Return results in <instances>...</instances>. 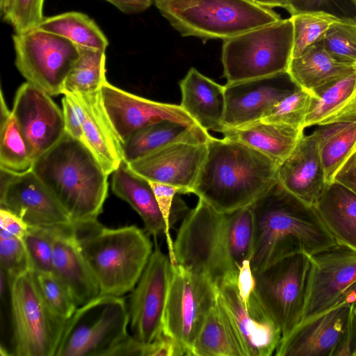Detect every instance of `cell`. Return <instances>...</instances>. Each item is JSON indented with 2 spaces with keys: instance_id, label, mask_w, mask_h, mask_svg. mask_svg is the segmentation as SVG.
<instances>
[{
  "instance_id": "cell-1",
  "label": "cell",
  "mask_w": 356,
  "mask_h": 356,
  "mask_svg": "<svg viewBox=\"0 0 356 356\" xmlns=\"http://www.w3.org/2000/svg\"><path fill=\"white\" fill-rule=\"evenodd\" d=\"M252 234L250 207L222 213L199 198L179 228L173 245L176 262L219 289L236 282L243 261L250 260Z\"/></svg>"
},
{
  "instance_id": "cell-2",
  "label": "cell",
  "mask_w": 356,
  "mask_h": 356,
  "mask_svg": "<svg viewBox=\"0 0 356 356\" xmlns=\"http://www.w3.org/2000/svg\"><path fill=\"white\" fill-rule=\"evenodd\" d=\"M250 207L253 273L289 255L312 256L337 243L314 207L289 193L279 181Z\"/></svg>"
},
{
  "instance_id": "cell-3",
  "label": "cell",
  "mask_w": 356,
  "mask_h": 356,
  "mask_svg": "<svg viewBox=\"0 0 356 356\" xmlns=\"http://www.w3.org/2000/svg\"><path fill=\"white\" fill-rule=\"evenodd\" d=\"M192 193L222 213L250 207L278 182L280 165L244 144L211 136Z\"/></svg>"
},
{
  "instance_id": "cell-4",
  "label": "cell",
  "mask_w": 356,
  "mask_h": 356,
  "mask_svg": "<svg viewBox=\"0 0 356 356\" xmlns=\"http://www.w3.org/2000/svg\"><path fill=\"white\" fill-rule=\"evenodd\" d=\"M31 170L74 226L97 220L108 195V175L81 141L68 134L37 158Z\"/></svg>"
},
{
  "instance_id": "cell-5",
  "label": "cell",
  "mask_w": 356,
  "mask_h": 356,
  "mask_svg": "<svg viewBox=\"0 0 356 356\" xmlns=\"http://www.w3.org/2000/svg\"><path fill=\"white\" fill-rule=\"evenodd\" d=\"M74 227L100 295L130 293L153 252L148 234L136 225L109 228L97 220Z\"/></svg>"
},
{
  "instance_id": "cell-6",
  "label": "cell",
  "mask_w": 356,
  "mask_h": 356,
  "mask_svg": "<svg viewBox=\"0 0 356 356\" xmlns=\"http://www.w3.org/2000/svg\"><path fill=\"white\" fill-rule=\"evenodd\" d=\"M156 7L182 36L203 40L234 37L281 19L272 8L249 0H155Z\"/></svg>"
},
{
  "instance_id": "cell-7",
  "label": "cell",
  "mask_w": 356,
  "mask_h": 356,
  "mask_svg": "<svg viewBox=\"0 0 356 356\" xmlns=\"http://www.w3.org/2000/svg\"><path fill=\"white\" fill-rule=\"evenodd\" d=\"M293 40L291 18L223 40L221 59L227 83L286 72Z\"/></svg>"
},
{
  "instance_id": "cell-8",
  "label": "cell",
  "mask_w": 356,
  "mask_h": 356,
  "mask_svg": "<svg viewBox=\"0 0 356 356\" xmlns=\"http://www.w3.org/2000/svg\"><path fill=\"white\" fill-rule=\"evenodd\" d=\"M12 355L56 356L66 321L44 299L33 270L8 281Z\"/></svg>"
},
{
  "instance_id": "cell-9",
  "label": "cell",
  "mask_w": 356,
  "mask_h": 356,
  "mask_svg": "<svg viewBox=\"0 0 356 356\" xmlns=\"http://www.w3.org/2000/svg\"><path fill=\"white\" fill-rule=\"evenodd\" d=\"M129 323L123 297L99 295L66 321L56 356H109L130 336Z\"/></svg>"
},
{
  "instance_id": "cell-10",
  "label": "cell",
  "mask_w": 356,
  "mask_h": 356,
  "mask_svg": "<svg viewBox=\"0 0 356 356\" xmlns=\"http://www.w3.org/2000/svg\"><path fill=\"white\" fill-rule=\"evenodd\" d=\"M310 267V256L296 253L253 273L256 296L282 338L302 321Z\"/></svg>"
},
{
  "instance_id": "cell-11",
  "label": "cell",
  "mask_w": 356,
  "mask_h": 356,
  "mask_svg": "<svg viewBox=\"0 0 356 356\" xmlns=\"http://www.w3.org/2000/svg\"><path fill=\"white\" fill-rule=\"evenodd\" d=\"M172 277L163 317V334L191 356L193 343L211 309L218 289L205 275L178 264Z\"/></svg>"
},
{
  "instance_id": "cell-12",
  "label": "cell",
  "mask_w": 356,
  "mask_h": 356,
  "mask_svg": "<svg viewBox=\"0 0 356 356\" xmlns=\"http://www.w3.org/2000/svg\"><path fill=\"white\" fill-rule=\"evenodd\" d=\"M15 65L26 80L51 96L62 94L79 56L78 46L52 33L34 29L13 35Z\"/></svg>"
},
{
  "instance_id": "cell-13",
  "label": "cell",
  "mask_w": 356,
  "mask_h": 356,
  "mask_svg": "<svg viewBox=\"0 0 356 356\" xmlns=\"http://www.w3.org/2000/svg\"><path fill=\"white\" fill-rule=\"evenodd\" d=\"M172 264L155 248L127 302L131 336L148 343L163 335V317L172 277Z\"/></svg>"
},
{
  "instance_id": "cell-14",
  "label": "cell",
  "mask_w": 356,
  "mask_h": 356,
  "mask_svg": "<svg viewBox=\"0 0 356 356\" xmlns=\"http://www.w3.org/2000/svg\"><path fill=\"white\" fill-rule=\"evenodd\" d=\"M310 260L301 322L330 309L356 289L355 250L337 243L310 256Z\"/></svg>"
},
{
  "instance_id": "cell-15",
  "label": "cell",
  "mask_w": 356,
  "mask_h": 356,
  "mask_svg": "<svg viewBox=\"0 0 356 356\" xmlns=\"http://www.w3.org/2000/svg\"><path fill=\"white\" fill-rule=\"evenodd\" d=\"M0 208L35 227L74 226L70 216L32 170L13 172L1 168Z\"/></svg>"
},
{
  "instance_id": "cell-16",
  "label": "cell",
  "mask_w": 356,
  "mask_h": 356,
  "mask_svg": "<svg viewBox=\"0 0 356 356\" xmlns=\"http://www.w3.org/2000/svg\"><path fill=\"white\" fill-rule=\"evenodd\" d=\"M48 93L26 81L16 91L12 112L33 161L65 134L63 111Z\"/></svg>"
},
{
  "instance_id": "cell-17",
  "label": "cell",
  "mask_w": 356,
  "mask_h": 356,
  "mask_svg": "<svg viewBox=\"0 0 356 356\" xmlns=\"http://www.w3.org/2000/svg\"><path fill=\"white\" fill-rule=\"evenodd\" d=\"M103 105L121 142L149 124L165 120L200 127L179 105L151 100L106 81L101 88Z\"/></svg>"
},
{
  "instance_id": "cell-18",
  "label": "cell",
  "mask_w": 356,
  "mask_h": 356,
  "mask_svg": "<svg viewBox=\"0 0 356 356\" xmlns=\"http://www.w3.org/2000/svg\"><path fill=\"white\" fill-rule=\"evenodd\" d=\"M207 151V143L177 142L127 164L147 181L175 186L182 194H188L192 193Z\"/></svg>"
},
{
  "instance_id": "cell-19",
  "label": "cell",
  "mask_w": 356,
  "mask_h": 356,
  "mask_svg": "<svg viewBox=\"0 0 356 356\" xmlns=\"http://www.w3.org/2000/svg\"><path fill=\"white\" fill-rule=\"evenodd\" d=\"M356 290L330 309L301 322L282 338L276 356H333L344 333Z\"/></svg>"
},
{
  "instance_id": "cell-20",
  "label": "cell",
  "mask_w": 356,
  "mask_h": 356,
  "mask_svg": "<svg viewBox=\"0 0 356 356\" xmlns=\"http://www.w3.org/2000/svg\"><path fill=\"white\" fill-rule=\"evenodd\" d=\"M218 298L246 356H269L276 350L282 339L281 332L264 312L254 291L243 302L236 282H231L218 289Z\"/></svg>"
},
{
  "instance_id": "cell-21",
  "label": "cell",
  "mask_w": 356,
  "mask_h": 356,
  "mask_svg": "<svg viewBox=\"0 0 356 356\" xmlns=\"http://www.w3.org/2000/svg\"><path fill=\"white\" fill-rule=\"evenodd\" d=\"M296 88L287 72L227 83L224 128L237 127L261 120L272 106Z\"/></svg>"
},
{
  "instance_id": "cell-22",
  "label": "cell",
  "mask_w": 356,
  "mask_h": 356,
  "mask_svg": "<svg viewBox=\"0 0 356 356\" xmlns=\"http://www.w3.org/2000/svg\"><path fill=\"white\" fill-rule=\"evenodd\" d=\"M52 273L78 307L100 295L97 282L81 248L74 226L57 227L53 240Z\"/></svg>"
},
{
  "instance_id": "cell-23",
  "label": "cell",
  "mask_w": 356,
  "mask_h": 356,
  "mask_svg": "<svg viewBox=\"0 0 356 356\" xmlns=\"http://www.w3.org/2000/svg\"><path fill=\"white\" fill-rule=\"evenodd\" d=\"M71 95L82 113L83 144L97 159L104 172L113 173L123 161L122 142L104 108L101 89Z\"/></svg>"
},
{
  "instance_id": "cell-24",
  "label": "cell",
  "mask_w": 356,
  "mask_h": 356,
  "mask_svg": "<svg viewBox=\"0 0 356 356\" xmlns=\"http://www.w3.org/2000/svg\"><path fill=\"white\" fill-rule=\"evenodd\" d=\"M278 181L289 193L314 206L326 181L313 133L302 136L278 169Z\"/></svg>"
},
{
  "instance_id": "cell-25",
  "label": "cell",
  "mask_w": 356,
  "mask_h": 356,
  "mask_svg": "<svg viewBox=\"0 0 356 356\" xmlns=\"http://www.w3.org/2000/svg\"><path fill=\"white\" fill-rule=\"evenodd\" d=\"M180 106L206 131L221 132L226 108L225 86L191 67L179 81Z\"/></svg>"
},
{
  "instance_id": "cell-26",
  "label": "cell",
  "mask_w": 356,
  "mask_h": 356,
  "mask_svg": "<svg viewBox=\"0 0 356 356\" xmlns=\"http://www.w3.org/2000/svg\"><path fill=\"white\" fill-rule=\"evenodd\" d=\"M355 72V64L338 60L318 43L292 58L287 70L294 84L314 97L324 87Z\"/></svg>"
},
{
  "instance_id": "cell-27",
  "label": "cell",
  "mask_w": 356,
  "mask_h": 356,
  "mask_svg": "<svg viewBox=\"0 0 356 356\" xmlns=\"http://www.w3.org/2000/svg\"><path fill=\"white\" fill-rule=\"evenodd\" d=\"M220 133L222 138L254 149L280 165L304 134L302 129L261 120L237 127L224 128Z\"/></svg>"
},
{
  "instance_id": "cell-28",
  "label": "cell",
  "mask_w": 356,
  "mask_h": 356,
  "mask_svg": "<svg viewBox=\"0 0 356 356\" xmlns=\"http://www.w3.org/2000/svg\"><path fill=\"white\" fill-rule=\"evenodd\" d=\"M112 190L141 217L146 232L156 238L166 234V225L149 181L132 171L123 160L112 173Z\"/></svg>"
},
{
  "instance_id": "cell-29",
  "label": "cell",
  "mask_w": 356,
  "mask_h": 356,
  "mask_svg": "<svg viewBox=\"0 0 356 356\" xmlns=\"http://www.w3.org/2000/svg\"><path fill=\"white\" fill-rule=\"evenodd\" d=\"M211 136L200 127L165 120L143 127L122 143L123 160L129 163L169 144L207 143Z\"/></svg>"
},
{
  "instance_id": "cell-30",
  "label": "cell",
  "mask_w": 356,
  "mask_h": 356,
  "mask_svg": "<svg viewBox=\"0 0 356 356\" xmlns=\"http://www.w3.org/2000/svg\"><path fill=\"white\" fill-rule=\"evenodd\" d=\"M314 207L337 243L356 250V194L334 181Z\"/></svg>"
},
{
  "instance_id": "cell-31",
  "label": "cell",
  "mask_w": 356,
  "mask_h": 356,
  "mask_svg": "<svg viewBox=\"0 0 356 356\" xmlns=\"http://www.w3.org/2000/svg\"><path fill=\"white\" fill-rule=\"evenodd\" d=\"M191 355L246 356L218 293L193 343Z\"/></svg>"
},
{
  "instance_id": "cell-32",
  "label": "cell",
  "mask_w": 356,
  "mask_h": 356,
  "mask_svg": "<svg viewBox=\"0 0 356 356\" xmlns=\"http://www.w3.org/2000/svg\"><path fill=\"white\" fill-rule=\"evenodd\" d=\"M312 133L328 184L334 181L336 173L356 146V120L319 125Z\"/></svg>"
},
{
  "instance_id": "cell-33",
  "label": "cell",
  "mask_w": 356,
  "mask_h": 356,
  "mask_svg": "<svg viewBox=\"0 0 356 356\" xmlns=\"http://www.w3.org/2000/svg\"><path fill=\"white\" fill-rule=\"evenodd\" d=\"M37 29L63 37L76 46L105 51L108 41L87 15L67 12L44 18Z\"/></svg>"
},
{
  "instance_id": "cell-34",
  "label": "cell",
  "mask_w": 356,
  "mask_h": 356,
  "mask_svg": "<svg viewBox=\"0 0 356 356\" xmlns=\"http://www.w3.org/2000/svg\"><path fill=\"white\" fill-rule=\"evenodd\" d=\"M0 168L13 172L31 170L33 163L17 122L1 92Z\"/></svg>"
},
{
  "instance_id": "cell-35",
  "label": "cell",
  "mask_w": 356,
  "mask_h": 356,
  "mask_svg": "<svg viewBox=\"0 0 356 356\" xmlns=\"http://www.w3.org/2000/svg\"><path fill=\"white\" fill-rule=\"evenodd\" d=\"M78 47L79 56L65 81L63 95L97 91L106 81L105 51Z\"/></svg>"
},
{
  "instance_id": "cell-36",
  "label": "cell",
  "mask_w": 356,
  "mask_h": 356,
  "mask_svg": "<svg viewBox=\"0 0 356 356\" xmlns=\"http://www.w3.org/2000/svg\"><path fill=\"white\" fill-rule=\"evenodd\" d=\"M355 88L356 72L324 87L313 97L304 128L322 125L343 106Z\"/></svg>"
},
{
  "instance_id": "cell-37",
  "label": "cell",
  "mask_w": 356,
  "mask_h": 356,
  "mask_svg": "<svg viewBox=\"0 0 356 356\" xmlns=\"http://www.w3.org/2000/svg\"><path fill=\"white\" fill-rule=\"evenodd\" d=\"M313 97L309 92L297 87L272 106L261 120L304 130V123Z\"/></svg>"
},
{
  "instance_id": "cell-38",
  "label": "cell",
  "mask_w": 356,
  "mask_h": 356,
  "mask_svg": "<svg viewBox=\"0 0 356 356\" xmlns=\"http://www.w3.org/2000/svg\"><path fill=\"white\" fill-rule=\"evenodd\" d=\"M293 40L292 58L318 42L334 22L341 20L323 13H304L291 16Z\"/></svg>"
},
{
  "instance_id": "cell-39",
  "label": "cell",
  "mask_w": 356,
  "mask_h": 356,
  "mask_svg": "<svg viewBox=\"0 0 356 356\" xmlns=\"http://www.w3.org/2000/svg\"><path fill=\"white\" fill-rule=\"evenodd\" d=\"M316 43L338 60L356 65V21L334 22Z\"/></svg>"
},
{
  "instance_id": "cell-40",
  "label": "cell",
  "mask_w": 356,
  "mask_h": 356,
  "mask_svg": "<svg viewBox=\"0 0 356 356\" xmlns=\"http://www.w3.org/2000/svg\"><path fill=\"white\" fill-rule=\"evenodd\" d=\"M56 227L29 225L23 241L33 271L52 273L53 240Z\"/></svg>"
},
{
  "instance_id": "cell-41",
  "label": "cell",
  "mask_w": 356,
  "mask_h": 356,
  "mask_svg": "<svg viewBox=\"0 0 356 356\" xmlns=\"http://www.w3.org/2000/svg\"><path fill=\"white\" fill-rule=\"evenodd\" d=\"M35 274L41 293L54 313L65 321L71 318L78 305L63 283L53 273Z\"/></svg>"
},
{
  "instance_id": "cell-42",
  "label": "cell",
  "mask_w": 356,
  "mask_h": 356,
  "mask_svg": "<svg viewBox=\"0 0 356 356\" xmlns=\"http://www.w3.org/2000/svg\"><path fill=\"white\" fill-rule=\"evenodd\" d=\"M0 267L8 282L29 270H33L23 240L0 229Z\"/></svg>"
},
{
  "instance_id": "cell-43",
  "label": "cell",
  "mask_w": 356,
  "mask_h": 356,
  "mask_svg": "<svg viewBox=\"0 0 356 356\" xmlns=\"http://www.w3.org/2000/svg\"><path fill=\"white\" fill-rule=\"evenodd\" d=\"M291 15L323 13L341 20L356 21L354 0H287L284 8Z\"/></svg>"
},
{
  "instance_id": "cell-44",
  "label": "cell",
  "mask_w": 356,
  "mask_h": 356,
  "mask_svg": "<svg viewBox=\"0 0 356 356\" xmlns=\"http://www.w3.org/2000/svg\"><path fill=\"white\" fill-rule=\"evenodd\" d=\"M44 0H14L6 22L11 24L15 33L37 29L44 19L42 8Z\"/></svg>"
},
{
  "instance_id": "cell-45",
  "label": "cell",
  "mask_w": 356,
  "mask_h": 356,
  "mask_svg": "<svg viewBox=\"0 0 356 356\" xmlns=\"http://www.w3.org/2000/svg\"><path fill=\"white\" fill-rule=\"evenodd\" d=\"M62 106L66 133L83 143L82 113L79 105L71 95L65 93Z\"/></svg>"
},
{
  "instance_id": "cell-46",
  "label": "cell",
  "mask_w": 356,
  "mask_h": 356,
  "mask_svg": "<svg viewBox=\"0 0 356 356\" xmlns=\"http://www.w3.org/2000/svg\"><path fill=\"white\" fill-rule=\"evenodd\" d=\"M333 356H356V300L350 305L344 333Z\"/></svg>"
},
{
  "instance_id": "cell-47",
  "label": "cell",
  "mask_w": 356,
  "mask_h": 356,
  "mask_svg": "<svg viewBox=\"0 0 356 356\" xmlns=\"http://www.w3.org/2000/svg\"><path fill=\"white\" fill-rule=\"evenodd\" d=\"M29 225L18 216L3 208H0V229L23 240Z\"/></svg>"
},
{
  "instance_id": "cell-48",
  "label": "cell",
  "mask_w": 356,
  "mask_h": 356,
  "mask_svg": "<svg viewBox=\"0 0 356 356\" xmlns=\"http://www.w3.org/2000/svg\"><path fill=\"white\" fill-rule=\"evenodd\" d=\"M334 181L356 194V146L336 173Z\"/></svg>"
},
{
  "instance_id": "cell-49",
  "label": "cell",
  "mask_w": 356,
  "mask_h": 356,
  "mask_svg": "<svg viewBox=\"0 0 356 356\" xmlns=\"http://www.w3.org/2000/svg\"><path fill=\"white\" fill-rule=\"evenodd\" d=\"M354 120H356V88L343 106L322 125L339 121Z\"/></svg>"
},
{
  "instance_id": "cell-50",
  "label": "cell",
  "mask_w": 356,
  "mask_h": 356,
  "mask_svg": "<svg viewBox=\"0 0 356 356\" xmlns=\"http://www.w3.org/2000/svg\"><path fill=\"white\" fill-rule=\"evenodd\" d=\"M126 14H135L147 10L152 0H106Z\"/></svg>"
},
{
  "instance_id": "cell-51",
  "label": "cell",
  "mask_w": 356,
  "mask_h": 356,
  "mask_svg": "<svg viewBox=\"0 0 356 356\" xmlns=\"http://www.w3.org/2000/svg\"><path fill=\"white\" fill-rule=\"evenodd\" d=\"M286 1L287 0H257L256 3L269 8L277 7L284 8Z\"/></svg>"
},
{
  "instance_id": "cell-52",
  "label": "cell",
  "mask_w": 356,
  "mask_h": 356,
  "mask_svg": "<svg viewBox=\"0 0 356 356\" xmlns=\"http://www.w3.org/2000/svg\"><path fill=\"white\" fill-rule=\"evenodd\" d=\"M14 0H0V11L2 19L7 20Z\"/></svg>"
},
{
  "instance_id": "cell-53",
  "label": "cell",
  "mask_w": 356,
  "mask_h": 356,
  "mask_svg": "<svg viewBox=\"0 0 356 356\" xmlns=\"http://www.w3.org/2000/svg\"><path fill=\"white\" fill-rule=\"evenodd\" d=\"M249 1L256 3L257 0H249Z\"/></svg>"
},
{
  "instance_id": "cell-54",
  "label": "cell",
  "mask_w": 356,
  "mask_h": 356,
  "mask_svg": "<svg viewBox=\"0 0 356 356\" xmlns=\"http://www.w3.org/2000/svg\"><path fill=\"white\" fill-rule=\"evenodd\" d=\"M354 1H355V3H356V0H354Z\"/></svg>"
},
{
  "instance_id": "cell-55",
  "label": "cell",
  "mask_w": 356,
  "mask_h": 356,
  "mask_svg": "<svg viewBox=\"0 0 356 356\" xmlns=\"http://www.w3.org/2000/svg\"><path fill=\"white\" fill-rule=\"evenodd\" d=\"M155 1V0H153V1Z\"/></svg>"
},
{
  "instance_id": "cell-56",
  "label": "cell",
  "mask_w": 356,
  "mask_h": 356,
  "mask_svg": "<svg viewBox=\"0 0 356 356\" xmlns=\"http://www.w3.org/2000/svg\"><path fill=\"white\" fill-rule=\"evenodd\" d=\"M153 1V0H152Z\"/></svg>"
}]
</instances>
